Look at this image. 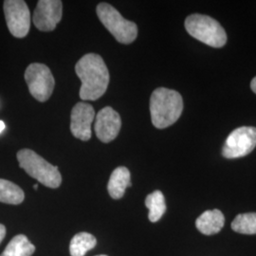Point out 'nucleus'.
I'll return each mask as SVG.
<instances>
[{
	"label": "nucleus",
	"instance_id": "obj_1",
	"mask_svg": "<svg viewBox=\"0 0 256 256\" xmlns=\"http://www.w3.org/2000/svg\"><path fill=\"white\" fill-rule=\"evenodd\" d=\"M75 72L82 82L79 95L82 101H96L106 93L110 72L100 55H84L75 66Z\"/></svg>",
	"mask_w": 256,
	"mask_h": 256
},
{
	"label": "nucleus",
	"instance_id": "obj_2",
	"mask_svg": "<svg viewBox=\"0 0 256 256\" xmlns=\"http://www.w3.org/2000/svg\"><path fill=\"white\" fill-rule=\"evenodd\" d=\"M183 110L182 95L176 90L158 88L150 98V114L156 128H168L180 119Z\"/></svg>",
	"mask_w": 256,
	"mask_h": 256
},
{
	"label": "nucleus",
	"instance_id": "obj_3",
	"mask_svg": "<svg viewBox=\"0 0 256 256\" xmlns=\"http://www.w3.org/2000/svg\"><path fill=\"white\" fill-rule=\"evenodd\" d=\"M19 166L38 182L48 188H58L62 183V176L58 167L50 164L41 156L30 149H22L18 153Z\"/></svg>",
	"mask_w": 256,
	"mask_h": 256
},
{
	"label": "nucleus",
	"instance_id": "obj_4",
	"mask_svg": "<svg viewBox=\"0 0 256 256\" xmlns=\"http://www.w3.org/2000/svg\"><path fill=\"white\" fill-rule=\"evenodd\" d=\"M185 28L191 36L212 48H222L227 42L225 30L216 19L208 16H189L185 20Z\"/></svg>",
	"mask_w": 256,
	"mask_h": 256
},
{
	"label": "nucleus",
	"instance_id": "obj_5",
	"mask_svg": "<svg viewBox=\"0 0 256 256\" xmlns=\"http://www.w3.org/2000/svg\"><path fill=\"white\" fill-rule=\"evenodd\" d=\"M97 16L102 25L122 44H131L138 36L137 25L122 16L117 10L108 3H100L97 6Z\"/></svg>",
	"mask_w": 256,
	"mask_h": 256
},
{
	"label": "nucleus",
	"instance_id": "obj_6",
	"mask_svg": "<svg viewBox=\"0 0 256 256\" xmlns=\"http://www.w3.org/2000/svg\"><path fill=\"white\" fill-rule=\"evenodd\" d=\"M25 81L30 95L41 102L48 101L54 90V78L46 64H30L25 72Z\"/></svg>",
	"mask_w": 256,
	"mask_h": 256
},
{
	"label": "nucleus",
	"instance_id": "obj_7",
	"mask_svg": "<svg viewBox=\"0 0 256 256\" xmlns=\"http://www.w3.org/2000/svg\"><path fill=\"white\" fill-rule=\"evenodd\" d=\"M256 147V128L241 126L230 132L222 148L226 158H238L248 155Z\"/></svg>",
	"mask_w": 256,
	"mask_h": 256
},
{
	"label": "nucleus",
	"instance_id": "obj_8",
	"mask_svg": "<svg viewBox=\"0 0 256 256\" xmlns=\"http://www.w3.org/2000/svg\"><path fill=\"white\" fill-rule=\"evenodd\" d=\"M3 7L10 32L18 38L27 36L30 27V14L26 2L6 0Z\"/></svg>",
	"mask_w": 256,
	"mask_h": 256
},
{
	"label": "nucleus",
	"instance_id": "obj_9",
	"mask_svg": "<svg viewBox=\"0 0 256 256\" xmlns=\"http://www.w3.org/2000/svg\"><path fill=\"white\" fill-rule=\"evenodd\" d=\"M63 14V3L60 0H39L32 21L41 32H52L61 21Z\"/></svg>",
	"mask_w": 256,
	"mask_h": 256
},
{
	"label": "nucleus",
	"instance_id": "obj_10",
	"mask_svg": "<svg viewBox=\"0 0 256 256\" xmlns=\"http://www.w3.org/2000/svg\"><path fill=\"white\" fill-rule=\"evenodd\" d=\"M95 118V110L92 104L78 102L72 110L70 131L74 137L86 142L92 138V124Z\"/></svg>",
	"mask_w": 256,
	"mask_h": 256
},
{
	"label": "nucleus",
	"instance_id": "obj_11",
	"mask_svg": "<svg viewBox=\"0 0 256 256\" xmlns=\"http://www.w3.org/2000/svg\"><path fill=\"white\" fill-rule=\"evenodd\" d=\"M122 120L119 113L110 106L100 110L95 120V133L102 142L108 144L119 135Z\"/></svg>",
	"mask_w": 256,
	"mask_h": 256
},
{
	"label": "nucleus",
	"instance_id": "obj_12",
	"mask_svg": "<svg viewBox=\"0 0 256 256\" xmlns=\"http://www.w3.org/2000/svg\"><path fill=\"white\" fill-rule=\"evenodd\" d=\"M225 224V216L221 210H208L196 220V227L202 234L212 236L218 234Z\"/></svg>",
	"mask_w": 256,
	"mask_h": 256
},
{
	"label": "nucleus",
	"instance_id": "obj_13",
	"mask_svg": "<svg viewBox=\"0 0 256 256\" xmlns=\"http://www.w3.org/2000/svg\"><path fill=\"white\" fill-rule=\"evenodd\" d=\"M131 176L126 167L116 168L110 176L108 190L113 200H120L124 196L128 187H131Z\"/></svg>",
	"mask_w": 256,
	"mask_h": 256
},
{
	"label": "nucleus",
	"instance_id": "obj_14",
	"mask_svg": "<svg viewBox=\"0 0 256 256\" xmlns=\"http://www.w3.org/2000/svg\"><path fill=\"white\" fill-rule=\"evenodd\" d=\"M36 250L26 236L18 234L10 241L9 244L0 256H32Z\"/></svg>",
	"mask_w": 256,
	"mask_h": 256
},
{
	"label": "nucleus",
	"instance_id": "obj_15",
	"mask_svg": "<svg viewBox=\"0 0 256 256\" xmlns=\"http://www.w3.org/2000/svg\"><path fill=\"white\" fill-rule=\"evenodd\" d=\"M25 198L23 190L12 182L0 178V202L18 205Z\"/></svg>",
	"mask_w": 256,
	"mask_h": 256
},
{
	"label": "nucleus",
	"instance_id": "obj_16",
	"mask_svg": "<svg viewBox=\"0 0 256 256\" xmlns=\"http://www.w3.org/2000/svg\"><path fill=\"white\" fill-rule=\"evenodd\" d=\"M146 206L149 210L148 218L155 223L162 218L166 210V204H165V198L164 194L160 191H155V192L149 194L146 198Z\"/></svg>",
	"mask_w": 256,
	"mask_h": 256
},
{
	"label": "nucleus",
	"instance_id": "obj_17",
	"mask_svg": "<svg viewBox=\"0 0 256 256\" xmlns=\"http://www.w3.org/2000/svg\"><path fill=\"white\" fill-rule=\"evenodd\" d=\"M97 240L88 232H79L70 241V252L72 256H84L88 250L95 248Z\"/></svg>",
	"mask_w": 256,
	"mask_h": 256
},
{
	"label": "nucleus",
	"instance_id": "obj_18",
	"mask_svg": "<svg viewBox=\"0 0 256 256\" xmlns=\"http://www.w3.org/2000/svg\"><path fill=\"white\" fill-rule=\"evenodd\" d=\"M232 229L241 234H256V212L238 214L232 222Z\"/></svg>",
	"mask_w": 256,
	"mask_h": 256
},
{
	"label": "nucleus",
	"instance_id": "obj_19",
	"mask_svg": "<svg viewBox=\"0 0 256 256\" xmlns=\"http://www.w3.org/2000/svg\"><path fill=\"white\" fill-rule=\"evenodd\" d=\"M5 236H6V228H5L4 225L0 224V243L2 242V240L5 238Z\"/></svg>",
	"mask_w": 256,
	"mask_h": 256
},
{
	"label": "nucleus",
	"instance_id": "obj_20",
	"mask_svg": "<svg viewBox=\"0 0 256 256\" xmlns=\"http://www.w3.org/2000/svg\"><path fill=\"white\" fill-rule=\"evenodd\" d=\"M250 88H252V90L256 94V77H254V78L252 79V82H250Z\"/></svg>",
	"mask_w": 256,
	"mask_h": 256
},
{
	"label": "nucleus",
	"instance_id": "obj_21",
	"mask_svg": "<svg viewBox=\"0 0 256 256\" xmlns=\"http://www.w3.org/2000/svg\"><path fill=\"white\" fill-rule=\"evenodd\" d=\"M5 129V122L3 120H0V133Z\"/></svg>",
	"mask_w": 256,
	"mask_h": 256
},
{
	"label": "nucleus",
	"instance_id": "obj_22",
	"mask_svg": "<svg viewBox=\"0 0 256 256\" xmlns=\"http://www.w3.org/2000/svg\"><path fill=\"white\" fill-rule=\"evenodd\" d=\"M34 190H37V189H38V184H36V185H34Z\"/></svg>",
	"mask_w": 256,
	"mask_h": 256
},
{
	"label": "nucleus",
	"instance_id": "obj_23",
	"mask_svg": "<svg viewBox=\"0 0 256 256\" xmlns=\"http://www.w3.org/2000/svg\"><path fill=\"white\" fill-rule=\"evenodd\" d=\"M104 256V254H102V256Z\"/></svg>",
	"mask_w": 256,
	"mask_h": 256
}]
</instances>
